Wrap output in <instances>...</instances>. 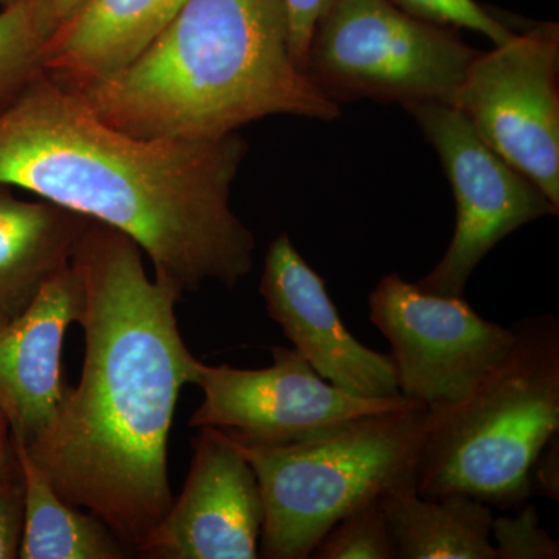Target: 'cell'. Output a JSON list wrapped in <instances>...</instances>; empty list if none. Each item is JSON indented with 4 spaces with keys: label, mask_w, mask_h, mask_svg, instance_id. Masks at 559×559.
Here are the masks:
<instances>
[{
    "label": "cell",
    "mask_w": 559,
    "mask_h": 559,
    "mask_svg": "<svg viewBox=\"0 0 559 559\" xmlns=\"http://www.w3.org/2000/svg\"><path fill=\"white\" fill-rule=\"evenodd\" d=\"M72 264L84 290L83 374L24 444L62 499L100 518L134 554L170 509L168 436L200 360L180 336L182 293L148 277L130 237L91 219Z\"/></svg>",
    "instance_id": "1"
},
{
    "label": "cell",
    "mask_w": 559,
    "mask_h": 559,
    "mask_svg": "<svg viewBox=\"0 0 559 559\" xmlns=\"http://www.w3.org/2000/svg\"><path fill=\"white\" fill-rule=\"evenodd\" d=\"M246 153L238 132L128 134L46 73L0 114V186L121 231L182 294L207 282L234 288L252 271L255 237L230 205Z\"/></svg>",
    "instance_id": "2"
},
{
    "label": "cell",
    "mask_w": 559,
    "mask_h": 559,
    "mask_svg": "<svg viewBox=\"0 0 559 559\" xmlns=\"http://www.w3.org/2000/svg\"><path fill=\"white\" fill-rule=\"evenodd\" d=\"M70 90L143 139L202 142L264 117L341 116L294 61L283 0H187L134 60Z\"/></svg>",
    "instance_id": "3"
},
{
    "label": "cell",
    "mask_w": 559,
    "mask_h": 559,
    "mask_svg": "<svg viewBox=\"0 0 559 559\" xmlns=\"http://www.w3.org/2000/svg\"><path fill=\"white\" fill-rule=\"evenodd\" d=\"M514 342L468 395L428 407L419 454L423 498L462 492L500 510L533 496L530 471L559 433V322L514 323Z\"/></svg>",
    "instance_id": "4"
},
{
    "label": "cell",
    "mask_w": 559,
    "mask_h": 559,
    "mask_svg": "<svg viewBox=\"0 0 559 559\" xmlns=\"http://www.w3.org/2000/svg\"><path fill=\"white\" fill-rule=\"evenodd\" d=\"M428 407L366 415L285 444L248 447L263 498L260 557L308 559L342 518L393 489L415 487Z\"/></svg>",
    "instance_id": "5"
},
{
    "label": "cell",
    "mask_w": 559,
    "mask_h": 559,
    "mask_svg": "<svg viewBox=\"0 0 559 559\" xmlns=\"http://www.w3.org/2000/svg\"><path fill=\"white\" fill-rule=\"evenodd\" d=\"M477 55L457 28L417 20L392 0H330L305 73L334 103L450 105Z\"/></svg>",
    "instance_id": "6"
},
{
    "label": "cell",
    "mask_w": 559,
    "mask_h": 559,
    "mask_svg": "<svg viewBox=\"0 0 559 559\" xmlns=\"http://www.w3.org/2000/svg\"><path fill=\"white\" fill-rule=\"evenodd\" d=\"M559 31L538 25L477 55L450 103L559 207Z\"/></svg>",
    "instance_id": "7"
},
{
    "label": "cell",
    "mask_w": 559,
    "mask_h": 559,
    "mask_svg": "<svg viewBox=\"0 0 559 559\" xmlns=\"http://www.w3.org/2000/svg\"><path fill=\"white\" fill-rule=\"evenodd\" d=\"M404 108L439 154L457 209L443 259L417 285L439 296L463 297L471 274L488 252L524 224L558 215L559 207L489 148L454 106L418 102Z\"/></svg>",
    "instance_id": "8"
},
{
    "label": "cell",
    "mask_w": 559,
    "mask_h": 559,
    "mask_svg": "<svg viewBox=\"0 0 559 559\" xmlns=\"http://www.w3.org/2000/svg\"><path fill=\"white\" fill-rule=\"evenodd\" d=\"M369 310L392 348L400 395L426 407L468 395L514 342L513 326L480 318L465 297L428 293L395 272L371 290Z\"/></svg>",
    "instance_id": "9"
},
{
    "label": "cell",
    "mask_w": 559,
    "mask_h": 559,
    "mask_svg": "<svg viewBox=\"0 0 559 559\" xmlns=\"http://www.w3.org/2000/svg\"><path fill=\"white\" fill-rule=\"evenodd\" d=\"M202 390L191 428H213L248 447H285L352 419L414 406L403 399H360L323 380L294 348H272V366L260 370L198 364Z\"/></svg>",
    "instance_id": "10"
},
{
    "label": "cell",
    "mask_w": 559,
    "mask_h": 559,
    "mask_svg": "<svg viewBox=\"0 0 559 559\" xmlns=\"http://www.w3.org/2000/svg\"><path fill=\"white\" fill-rule=\"evenodd\" d=\"M263 518L260 484L249 460L226 433L200 428L182 492L134 554L154 559H257Z\"/></svg>",
    "instance_id": "11"
},
{
    "label": "cell",
    "mask_w": 559,
    "mask_h": 559,
    "mask_svg": "<svg viewBox=\"0 0 559 559\" xmlns=\"http://www.w3.org/2000/svg\"><path fill=\"white\" fill-rule=\"evenodd\" d=\"M260 294L270 318L323 380L360 399H400L390 355L360 344L342 322L325 280L280 234L267 249Z\"/></svg>",
    "instance_id": "12"
},
{
    "label": "cell",
    "mask_w": 559,
    "mask_h": 559,
    "mask_svg": "<svg viewBox=\"0 0 559 559\" xmlns=\"http://www.w3.org/2000/svg\"><path fill=\"white\" fill-rule=\"evenodd\" d=\"M83 305V283L70 260L17 318L0 325V409L11 433L24 443L50 425L68 392L62 382V344L70 323L79 322Z\"/></svg>",
    "instance_id": "13"
},
{
    "label": "cell",
    "mask_w": 559,
    "mask_h": 559,
    "mask_svg": "<svg viewBox=\"0 0 559 559\" xmlns=\"http://www.w3.org/2000/svg\"><path fill=\"white\" fill-rule=\"evenodd\" d=\"M186 2L84 0L47 39L44 73L69 87L105 79L134 60Z\"/></svg>",
    "instance_id": "14"
},
{
    "label": "cell",
    "mask_w": 559,
    "mask_h": 559,
    "mask_svg": "<svg viewBox=\"0 0 559 559\" xmlns=\"http://www.w3.org/2000/svg\"><path fill=\"white\" fill-rule=\"evenodd\" d=\"M90 221L53 202L20 200L0 186V325L70 263Z\"/></svg>",
    "instance_id": "15"
},
{
    "label": "cell",
    "mask_w": 559,
    "mask_h": 559,
    "mask_svg": "<svg viewBox=\"0 0 559 559\" xmlns=\"http://www.w3.org/2000/svg\"><path fill=\"white\" fill-rule=\"evenodd\" d=\"M396 559H496L491 507L462 492L423 498L415 487L381 498Z\"/></svg>",
    "instance_id": "16"
},
{
    "label": "cell",
    "mask_w": 559,
    "mask_h": 559,
    "mask_svg": "<svg viewBox=\"0 0 559 559\" xmlns=\"http://www.w3.org/2000/svg\"><path fill=\"white\" fill-rule=\"evenodd\" d=\"M24 492L22 559H123L132 550L95 514L81 513L58 495L27 447L11 433Z\"/></svg>",
    "instance_id": "17"
},
{
    "label": "cell",
    "mask_w": 559,
    "mask_h": 559,
    "mask_svg": "<svg viewBox=\"0 0 559 559\" xmlns=\"http://www.w3.org/2000/svg\"><path fill=\"white\" fill-rule=\"evenodd\" d=\"M49 33L38 0H17L0 10V114L43 75Z\"/></svg>",
    "instance_id": "18"
},
{
    "label": "cell",
    "mask_w": 559,
    "mask_h": 559,
    "mask_svg": "<svg viewBox=\"0 0 559 559\" xmlns=\"http://www.w3.org/2000/svg\"><path fill=\"white\" fill-rule=\"evenodd\" d=\"M314 559H396L381 499L359 507L325 533Z\"/></svg>",
    "instance_id": "19"
},
{
    "label": "cell",
    "mask_w": 559,
    "mask_h": 559,
    "mask_svg": "<svg viewBox=\"0 0 559 559\" xmlns=\"http://www.w3.org/2000/svg\"><path fill=\"white\" fill-rule=\"evenodd\" d=\"M491 539L496 559L559 558V544L539 524L538 511L528 502L518 509L516 516L495 518Z\"/></svg>",
    "instance_id": "20"
},
{
    "label": "cell",
    "mask_w": 559,
    "mask_h": 559,
    "mask_svg": "<svg viewBox=\"0 0 559 559\" xmlns=\"http://www.w3.org/2000/svg\"><path fill=\"white\" fill-rule=\"evenodd\" d=\"M401 10L417 20L451 28H468L487 36L495 46L513 38L502 22L481 9L476 0H392Z\"/></svg>",
    "instance_id": "21"
},
{
    "label": "cell",
    "mask_w": 559,
    "mask_h": 559,
    "mask_svg": "<svg viewBox=\"0 0 559 559\" xmlns=\"http://www.w3.org/2000/svg\"><path fill=\"white\" fill-rule=\"evenodd\" d=\"M329 3L330 0H283L288 21L290 53L304 72L312 33Z\"/></svg>",
    "instance_id": "22"
},
{
    "label": "cell",
    "mask_w": 559,
    "mask_h": 559,
    "mask_svg": "<svg viewBox=\"0 0 559 559\" xmlns=\"http://www.w3.org/2000/svg\"><path fill=\"white\" fill-rule=\"evenodd\" d=\"M22 530H24V492H22L20 476L17 484L5 480L0 485V559L20 557Z\"/></svg>",
    "instance_id": "23"
},
{
    "label": "cell",
    "mask_w": 559,
    "mask_h": 559,
    "mask_svg": "<svg viewBox=\"0 0 559 559\" xmlns=\"http://www.w3.org/2000/svg\"><path fill=\"white\" fill-rule=\"evenodd\" d=\"M533 495L538 492L544 498L559 500V439L551 437L549 443L539 452L538 459L530 471Z\"/></svg>",
    "instance_id": "24"
},
{
    "label": "cell",
    "mask_w": 559,
    "mask_h": 559,
    "mask_svg": "<svg viewBox=\"0 0 559 559\" xmlns=\"http://www.w3.org/2000/svg\"><path fill=\"white\" fill-rule=\"evenodd\" d=\"M83 3L84 0H38L40 17L49 38L51 33L69 21Z\"/></svg>",
    "instance_id": "25"
},
{
    "label": "cell",
    "mask_w": 559,
    "mask_h": 559,
    "mask_svg": "<svg viewBox=\"0 0 559 559\" xmlns=\"http://www.w3.org/2000/svg\"><path fill=\"white\" fill-rule=\"evenodd\" d=\"M9 430L10 423L0 409V485L7 480V460H9Z\"/></svg>",
    "instance_id": "26"
},
{
    "label": "cell",
    "mask_w": 559,
    "mask_h": 559,
    "mask_svg": "<svg viewBox=\"0 0 559 559\" xmlns=\"http://www.w3.org/2000/svg\"><path fill=\"white\" fill-rule=\"evenodd\" d=\"M17 2V0H0V5L7 7L11 5V3Z\"/></svg>",
    "instance_id": "27"
}]
</instances>
